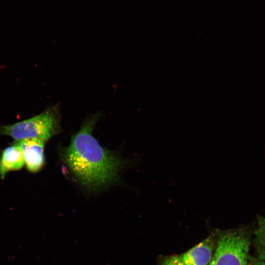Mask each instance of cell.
Returning a JSON list of instances; mask_svg holds the SVG:
<instances>
[{"instance_id":"7","label":"cell","mask_w":265,"mask_h":265,"mask_svg":"<svg viewBox=\"0 0 265 265\" xmlns=\"http://www.w3.org/2000/svg\"><path fill=\"white\" fill-rule=\"evenodd\" d=\"M258 225L254 232L253 245L257 259L265 261V217L258 216Z\"/></svg>"},{"instance_id":"3","label":"cell","mask_w":265,"mask_h":265,"mask_svg":"<svg viewBox=\"0 0 265 265\" xmlns=\"http://www.w3.org/2000/svg\"><path fill=\"white\" fill-rule=\"evenodd\" d=\"M251 235L244 228L222 231L209 265H248Z\"/></svg>"},{"instance_id":"8","label":"cell","mask_w":265,"mask_h":265,"mask_svg":"<svg viewBox=\"0 0 265 265\" xmlns=\"http://www.w3.org/2000/svg\"><path fill=\"white\" fill-rule=\"evenodd\" d=\"M160 265H186L177 256H170L164 258Z\"/></svg>"},{"instance_id":"6","label":"cell","mask_w":265,"mask_h":265,"mask_svg":"<svg viewBox=\"0 0 265 265\" xmlns=\"http://www.w3.org/2000/svg\"><path fill=\"white\" fill-rule=\"evenodd\" d=\"M25 164L24 157L20 147L15 142L4 149L0 156V177L4 178L11 171L21 169Z\"/></svg>"},{"instance_id":"5","label":"cell","mask_w":265,"mask_h":265,"mask_svg":"<svg viewBox=\"0 0 265 265\" xmlns=\"http://www.w3.org/2000/svg\"><path fill=\"white\" fill-rule=\"evenodd\" d=\"M214 239L210 236L182 254L180 258L186 265H208L213 256Z\"/></svg>"},{"instance_id":"9","label":"cell","mask_w":265,"mask_h":265,"mask_svg":"<svg viewBox=\"0 0 265 265\" xmlns=\"http://www.w3.org/2000/svg\"><path fill=\"white\" fill-rule=\"evenodd\" d=\"M249 261L251 262L252 265H265V261L255 258H249Z\"/></svg>"},{"instance_id":"4","label":"cell","mask_w":265,"mask_h":265,"mask_svg":"<svg viewBox=\"0 0 265 265\" xmlns=\"http://www.w3.org/2000/svg\"><path fill=\"white\" fill-rule=\"evenodd\" d=\"M21 148L27 169L37 172L45 162L44 149L46 141L38 138H27L14 141Z\"/></svg>"},{"instance_id":"2","label":"cell","mask_w":265,"mask_h":265,"mask_svg":"<svg viewBox=\"0 0 265 265\" xmlns=\"http://www.w3.org/2000/svg\"><path fill=\"white\" fill-rule=\"evenodd\" d=\"M60 121L57 106H51L28 119L0 125V134L10 136L16 140L38 138L47 142L59 132Z\"/></svg>"},{"instance_id":"1","label":"cell","mask_w":265,"mask_h":265,"mask_svg":"<svg viewBox=\"0 0 265 265\" xmlns=\"http://www.w3.org/2000/svg\"><path fill=\"white\" fill-rule=\"evenodd\" d=\"M100 114H95L82 124L64 151L66 163L79 182L90 190H97L117 179L121 160L103 148L92 131Z\"/></svg>"}]
</instances>
